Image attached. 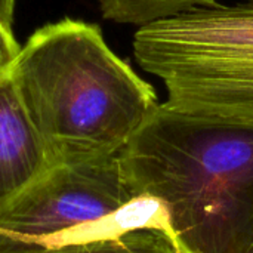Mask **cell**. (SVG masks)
<instances>
[{"label":"cell","mask_w":253,"mask_h":253,"mask_svg":"<svg viewBox=\"0 0 253 253\" xmlns=\"http://www.w3.org/2000/svg\"><path fill=\"white\" fill-rule=\"evenodd\" d=\"M105 19L144 27L181 12L216 4L218 0H96Z\"/></svg>","instance_id":"7"},{"label":"cell","mask_w":253,"mask_h":253,"mask_svg":"<svg viewBox=\"0 0 253 253\" xmlns=\"http://www.w3.org/2000/svg\"><path fill=\"white\" fill-rule=\"evenodd\" d=\"M13 10L15 0H0V19L9 30H13Z\"/></svg>","instance_id":"9"},{"label":"cell","mask_w":253,"mask_h":253,"mask_svg":"<svg viewBox=\"0 0 253 253\" xmlns=\"http://www.w3.org/2000/svg\"><path fill=\"white\" fill-rule=\"evenodd\" d=\"M248 253H253V245H252V248H251V249L248 251Z\"/></svg>","instance_id":"10"},{"label":"cell","mask_w":253,"mask_h":253,"mask_svg":"<svg viewBox=\"0 0 253 253\" xmlns=\"http://www.w3.org/2000/svg\"><path fill=\"white\" fill-rule=\"evenodd\" d=\"M10 77L55 163L120 154L160 104L154 86L108 46L99 25L80 19L36 30Z\"/></svg>","instance_id":"2"},{"label":"cell","mask_w":253,"mask_h":253,"mask_svg":"<svg viewBox=\"0 0 253 253\" xmlns=\"http://www.w3.org/2000/svg\"><path fill=\"white\" fill-rule=\"evenodd\" d=\"M0 253H184L163 228H135L53 248H0Z\"/></svg>","instance_id":"6"},{"label":"cell","mask_w":253,"mask_h":253,"mask_svg":"<svg viewBox=\"0 0 253 253\" xmlns=\"http://www.w3.org/2000/svg\"><path fill=\"white\" fill-rule=\"evenodd\" d=\"M19 49L13 30H9L0 19V73L10 70Z\"/></svg>","instance_id":"8"},{"label":"cell","mask_w":253,"mask_h":253,"mask_svg":"<svg viewBox=\"0 0 253 253\" xmlns=\"http://www.w3.org/2000/svg\"><path fill=\"white\" fill-rule=\"evenodd\" d=\"M136 64L165 87L163 107L253 127V3H216L139 27Z\"/></svg>","instance_id":"3"},{"label":"cell","mask_w":253,"mask_h":253,"mask_svg":"<svg viewBox=\"0 0 253 253\" xmlns=\"http://www.w3.org/2000/svg\"><path fill=\"white\" fill-rule=\"evenodd\" d=\"M53 163L28 120L10 70L0 73V206L24 191Z\"/></svg>","instance_id":"5"},{"label":"cell","mask_w":253,"mask_h":253,"mask_svg":"<svg viewBox=\"0 0 253 253\" xmlns=\"http://www.w3.org/2000/svg\"><path fill=\"white\" fill-rule=\"evenodd\" d=\"M245 1H249V3H253V0H245Z\"/></svg>","instance_id":"11"},{"label":"cell","mask_w":253,"mask_h":253,"mask_svg":"<svg viewBox=\"0 0 253 253\" xmlns=\"http://www.w3.org/2000/svg\"><path fill=\"white\" fill-rule=\"evenodd\" d=\"M135 199H153L184 253L253 245V127L156 107L119 154Z\"/></svg>","instance_id":"1"},{"label":"cell","mask_w":253,"mask_h":253,"mask_svg":"<svg viewBox=\"0 0 253 253\" xmlns=\"http://www.w3.org/2000/svg\"><path fill=\"white\" fill-rule=\"evenodd\" d=\"M147 227L168 230L163 208L133 197L119 154L53 163L0 206V248H53Z\"/></svg>","instance_id":"4"}]
</instances>
